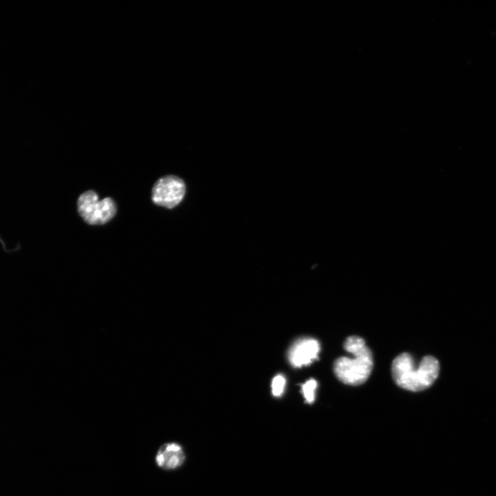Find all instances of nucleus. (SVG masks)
<instances>
[{
    "label": "nucleus",
    "instance_id": "nucleus-1",
    "mask_svg": "<svg viewBox=\"0 0 496 496\" xmlns=\"http://www.w3.org/2000/svg\"><path fill=\"white\" fill-rule=\"evenodd\" d=\"M439 372V362L431 355L424 357L417 365L411 354L403 353L393 360L391 365L395 382L401 388L411 391H420L431 386Z\"/></svg>",
    "mask_w": 496,
    "mask_h": 496
},
{
    "label": "nucleus",
    "instance_id": "nucleus-2",
    "mask_svg": "<svg viewBox=\"0 0 496 496\" xmlns=\"http://www.w3.org/2000/svg\"><path fill=\"white\" fill-rule=\"evenodd\" d=\"M344 348L353 358L340 357L333 364L335 376L349 385H360L369 378L373 366V355L364 340L358 336H350Z\"/></svg>",
    "mask_w": 496,
    "mask_h": 496
},
{
    "label": "nucleus",
    "instance_id": "nucleus-3",
    "mask_svg": "<svg viewBox=\"0 0 496 496\" xmlns=\"http://www.w3.org/2000/svg\"><path fill=\"white\" fill-rule=\"evenodd\" d=\"M79 215L89 225H103L116 214V206L113 199L105 198L99 200L93 190L81 194L77 200Z\"/></svg>",
    "mask_w": 496,
    "mask_h": 496
},
{
    "label": "nucleus",
    "instance_id": "nucleus-4",
    "mask_svg": "<svg viewBox=\"0 0 496 496\" xmlns=\"http://www.w3.org/2000/svg\"><path fill=\"white\" fill-rule=\"evenodd\" d=\"M185 191V184L181 178L176 176H165L154 185L152 200L157 205L172 209L182 201Z\"/></svg>",
    "mask_w": 496,
    "mask_h": 496
},
{
    "label": "nucleus",
    "instance_id": "nucleus-5",
    "mask_svg": "<svg viewBox=\"0 0 496 496\" xmlns=\"http://www.w3.org/2000/svg\"><path fill=\"white\" fill-rule=\"evenodd\" d=\"M186 459L183 446L177 442H169L161 444L156 451L154 462L164 471H174L182 466Z\"/></svg>",
    "mask_w": 496,
    "mask_h": 496
},
{
    "label": "nucleus",
    "instance_id": "nucleus-6",
    "mask_svg": "<svg viewBox=\"0 0 496 496\" xmlns=\"http://www.w3.org/2000/svg\"><path fill=\"white\" fill-rule=\"evenodd\" d=\"M319 342L313 338H302L290 348L288 358L292 366L301 367L316 360L320 351Z\"/></svg>",
    "mask_w": 496,
    "mask_h": 496
},
{
    "label": "nucleus",
    "instance_id": "nucleus-7",
    "mask_svg": "<svg viewBox=\"0 0 496 496\" xmlns=\"http://www.w3.org/2000/svg\"><path fill=\"white\" fill-rule=\"evenodd\" d=\"M316 387L317 382L314 379H310L302 385V391L307 403L314 401Z\"/></svg>",
    "mask_w": 496,
    "mask_h": 496
},
{
    "label": "nucleus",
    "instance_id": "nucleus-8",
    "mask_svg": "<svg viewBox=\"0 0 496 496\" xmlns=\"http://www.w3.org/2000/svg\"><path fill=\"white\" fill-rule=\"evenodd\" d=\"M285 385V378L281 375H276L272 381L271 383V388H272V393L274 396H280L282 395L284 391Z\"/></svg>",
    "mask_w": 496,
    "mask_h": 496
}]
</instances>
